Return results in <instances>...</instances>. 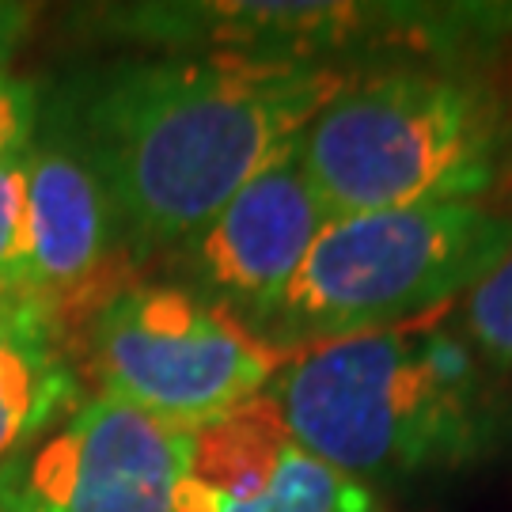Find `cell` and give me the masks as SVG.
Instances as JSON below:
<instances>
[{
  "mask_svg": "<svg viewBox=\"0 0 512 512\" xmlns=\"http://www.w3.org/2000/svg\"><path fill=\"white\" fill-rule=\"evenodd\" d=\"M73 23L137 54H243L372 73L475 65L512 38L509 0H141L92 4Z\"/></svg>",
  "mask_w": 512,
  "mask_h": 512,
  "instance_id": "277c9868",
  "label": "cell"
},
{
  "mask_svg": "<svg viewBox=\"0 0 512 512\" xmlns=\"http://www.w3.org/2000/svg\"><path fill=\"white\" fill-rule=\"evenodd\" d=\"M42 114V84L27 76H0V164L31 148Z\"/></svg>",
  "mask_w": 512,
  "mask_h": 512,
  "instance_id": "5bb4252c",
  "label": "cell"
},
{
  "mask_svg": "<svg viewBox=\"0 0 512 512\" xmlns=\"http://www.w3.org/2000/svg\"><path fill=\"white\" fill-rule=\"evenodd\" d=\"M186 456L190 429L84 395L0 467V512H175Z\"/></svg>",
  "mask_w": 512,
  "mask_h": 512,
  "instance_id": "52a82bcc",
  "label": "cell"
},
{
  "mask_svg": "<svg viewBox=\"0 0 512 512\" xmlns=\"http://www.w3.org/2000/svg\"><path fill=\"white\" fill-rule=\"evenodd\" d=\"M84 395L61 323L27 296H0V467Z\"/></svg>",
  "mask_w": 512,
  "mask_h": 512,
  "instance_id": "8fae6325",
  "label": "cell"
},
{
  "mask_svg": "<svg viewBox=\"0 0 512 512\" xmlns=\"http://www.w3.org/2000/svg\"><path fill=\"white\" fill-rule=\"evenodd\" d=\"M452 327L505 380H512V247L456 304Z\"/></svg>",
  "mask_w": 512,
  "mask_h": 512,
  "instance_id": "7c38bea8",
  "label": "cell"
},
{
  "mask_svg": "<svg viewBox=\"0 0 512 512\" xmlns=\"http://www.w3.org/2000/svg\"><path fill=\"white\" fill-rule=\"evenodd\" d=\"M357 73L243 54H122L42 88L107 186L137 270L194 236Z\"/></svg>",
  "mask_w": 512,
  "mask_h": 512,
  "instance_id": "6da1fadb",
  "label": "cell"
},
{
  "mask_svg": "<svg viewBox=\"0 0 512 512\" xmlns=\"http://www.w3.org/2000/svg\"><path fill=\"white\" fill-rule=\"evenodd\" d=\"M512 247V217L490 205H414L334 217L277 311L270 342L296 349L452 311Z\"/></svg>",
  "mask_w": 512,
  "mask_h": 512,
  "instance_id": "5b68a950",
  "label": "cell"
},
{
  "mask_svg": "<svg viewBox=\"0 0 512 512\" xmlns=\"http://www.w3.org/2000/svg\"><path fill=\"white\" fill-rule=\"evenodd\" d=\"M141 277L107 186L88 156L42 110L27 164V239L19 296L54 315L76 342L103 300Z\"/></svg>",
  "mask_w": 512,
  "mask_h": 512,
  "instance_id": "9c48e42d",
  "label": "cell"
},
{
  "mask_svg": "<svg viewBox=\"0 0 512 512\" xmlns=\"http://www.w3.org/2000/svg\"><path fill=\"white\" fill-rule=\"evenodd\" d=\"M327 220L293 145L152 266L266 338Z\"/></svg>",
  "mask_w": 512,
  "mask_h": 512,
  "instance_id": "ba28073f",
  "label": "cell"
},
{
  "mask_svg": "<svg viewBox=\"0 0 512 512\" xmlns=\"http://www.w3.org/2000/svg\"><path fill=\"white\" fill-rule=\"evenodd\" d=\"M330 220L414 205H482L512 156V118L475 65L357 73L296 137Z\"/></svg>",
  "mask_w": 512,
  "mask_h": 512,
  "instance_id": "3957f363",
  "label": "cell"
},
{
  "mask_svg": "<svg viewBox=\"0 0 512 512\" xmlns=\"http://www.w3.org/2000/svg\"><path fill=\"white\" fill-rule=\"evenodd\" d=\"M35 4H16V0H0V76L8 73L12 57L19 46L27 42L31 27H35Z\"/></svg>",
  "mask_w": 512,
  "mask_h": 512,
  "instance_id": "9a60e30c",
  "label": "cell"
},
{
  "mask_svg": "<svg viewBox=\"0 0 512 512\" xmlns=\"http://www.w3.org/2000/svg\"><path fill=\"white\" fill-rule=\"evenodd\" d=\"M262 395L308 452L376 494L512 448V380L437 319L296 349Z\"/></svg>",
  "mask_w": 512,
  "mask_h": 512,
  "instance_id": "7a4b0ae2",
  "label": "cell"
},
{
  "mask_svg": "<svg viewBox=\"0 0 512 512\" xmlns=\"http://www.w3.org/2000/svg\"><path fill=\"white\" fill-rule=\"evenodd\" d=\"M175 512H387V505L384 494L308 452L258 395L190 429Z\"/></svg>",
  "mask_w": 512,
  "mask_h": 512,
  "instance_id": "30bf717a",
  "label": "cell"
},
{
  "mask_svg": "<svg viewBox=\"0 0 512 512\" xmlns=\"http://www.w3.org/2000/svg\"><path fill=\"white\" fill-rule=\"evenodd\" d=\"M73 357L92 395L179 429H202L255 403L289 361L213 300L145 274L88 315Z\"/></svg>",
  "mask_w": 512,
  "mask_h": 512,
  "instance_id": "8992f818",
  "label": "cell"
},
{
  "mask_svg": "<svg viewBox=\"0 0 512 512\" xmlns=\"http://www.w3.org/2000/svg\"><path fill=\"white\" fill-rule=\"evenodd\" d=\"M27 164L31 148L0 164V296H19L27 239Z\"/></svg>",
  "mask_w": 512,
  "mask_h": 512,
  "instance_id": "4fadbf2b",
  "label": "cell"
}]
</instances>
